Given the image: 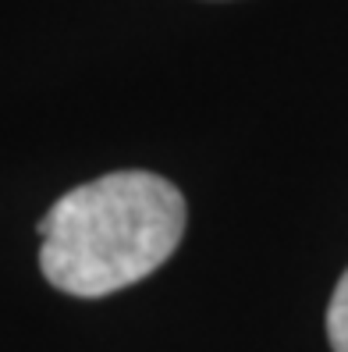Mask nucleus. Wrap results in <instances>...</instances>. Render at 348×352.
Listing matches in <instances>:
<instances>
[{
	"label": "nucleus",
	"mask_w": 348,
	"mask_h": 352,
	"mask_svg": "<svg viewBox=\"0 0 348 352\" xmlns=\"http://www.w3.org/2000/svg\"><path fill=\"white\" fill-rule=\"evenodd\" d=\"M185 196L153 171H114L65 192L39 221V271L68 296L121 292L171 260Z\"/></svg>",
	"instance_id": "nucleus-1"
},
{
	"label": "nucleus",
	"mask_w": 348,
	"mask_h": 352,
	"mask_svg": "<svg viewBox=\"0 0 348 352\" xmlns=\"http://www.w3.org/2000/svg\"><path fill=\"white\" fill-rule=\"evenodd\" d=\"M327 338L334 352H348V271L341 274L331 306H327Z\"/></svg>",
	"instance_id": "nucleus-2"
}]
</instances>
